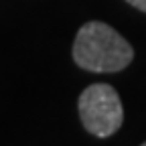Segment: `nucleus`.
Returning <instances> with one entry per match:
<instances>
[{
	"label": "nucleus",
	"mask_w": 146,
	"mask_h": 146,
	"mask_svg": "<svg viewBox=\"0 0 146 146\" xmlns=\"http://www.w3.org/2000/svg\"><path fill=\"white\" fill-rule=\"evenodd\" d=\"M134 59V49L106 23H85L73 41V61L91 73H116Z\"/></svg>",
	"instance_id": "nucleus-1"
},
{
	"label": "nucleus",
	"mask_w": 146,
	"mask_h": 146,
	"mask_svg": "<svg viewBox=\"0 0 146 146\" xmlns=\"http://www.w3.org/2000/svg\"><path fill=\"white\" fill-rule=\"evenodd\" d=\"M83 128L98 138L114 136L124 122V108L118 91L110 83L87 85L77 102Z\"/></svg>",
	"instance_id": "nucleus-2"
},
{
	"label": "nucleus",
	"mask_w": 146,
	"mask_h": 146,
	"mask_svg": "<svg viewBox=\"0 0 146 146\" xmlns=\"http://www.w3.org/2000/svg\"><path fill=\"white\" fill-rule=\"evenodd\" d=\"M126 2L138 10H142V12H146V0H126Z\"/></svg>",
	"instance_id": "nucleus-3"
},
{
	"label": "nucleus",
	"mask_w": 146,
	"mask_h": 146,
	"mask_svg": "<svg viewBox=\"0 0 146 146\" xmlns=\"http://www.w3.org/2000/svg\"><path fill=\"white\" fill-rule=\"evenodd\" d=\"M140 146H146V142H144V144H140Z\"/></svg>",
	"instance_id": "nucleus-4"
}]
</instances>
